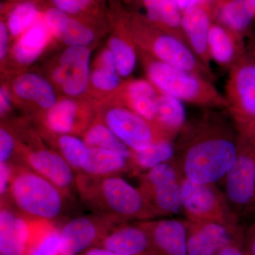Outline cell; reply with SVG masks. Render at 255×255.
Returning a JSON list of instances; mask_svg holds the SVG:
<instances>
[{"label": "cell", "mask_w": 255, "mask_h": 255, "mask_svg": "<svg viewBox=\"0 0 255 255\" xmlns=\"http://www.w3.org/2000/svg\"><path fill=\"white\" fill-rule=\"evenodd\" d=\"M118 223L102 216H80L70 220L60 231L59 255H80L98 246Z\"/></svg>", "instance_id": "8fae6325"}, {"label": "cell", "mask_w": 255, "mask_h": 255, "mask_svg": "<svg viewBox=\"0 0 255 255\" xmlns=\"http://www.w3.org/2000/svg\"><path fill=\"white\" fill-rule=\"evenodd\" d=\"M182 210L189 222H218L240 231L236 215L215 184H199L182 177Z\"/></svg>", "instance_id": "ba28073f"}, {"label": "cell", "mask_w": 255, "mask_h": 255, "mask_svg": "<svg viewBox=\"0 0 255 255\" xmlns=\"http://www.w3.org/2000/svg\"><path fill=\"white\" fill-rule=\"evenodd\" d=\"M252 55H253V57H254L255 59V44L254 45V46H253V51H252Z\"/></svg>", "instance_id": "f6af8a7d"}, {"label": "cell", "mask_w": 255, "mask_h": 255, "mask_svg": "<svg viewBox=\"0 0 255 255\" xmlns=\"http://www.w3.org/2000/svg\"><path fill=\"white\" fill-rule=\"evenodd\" d=\"M16 149L14 137L4 128H0V163L9 162Z\"/></svg>", "instance_id": "8d00e7d4"}, {"label": "cell", "mask_w": 255, "mask_h": 255, "mask_svg": "<svg viewBox=\"0 0 255 255\" xmlns=\"http://www.w3.org/2000/svg\"><path fill=\"white\" fill-rule=\"evenodd\" d=\"M145 62L149 81L159 92L194 105L227 110L226 97L207 79L153 57H146Z\"/></svg>", "instance_id": "3957f363"}, {"label": "cell", "mask_w": 255, "mask_h": 255, "mask_svg": "<svg viewBox=\"0 0 255 255\" xmlns=\"http://www.w3.org/2000/svg\"><path fill=\"white\" fill-rule=\"evenodd\" d=\"M125 96L128 109L155 125L159 91L150 81L136 80L128 82L126 86Z\"/></svg>", "instance_id": "7402d4cb"}, {"label": "cell", "mask_w": 255, "mask_h": 255, "mask_svg": "<svg viewBox=\"0 0 255 255\" xmlns=\"http://www.w3.org/2000/svg\"><path fill=\"white\" fill-rule=\"evenodd\" d=\"M1 204L0 210V255H29L37 238L49 225L31 221Z\"/></svg>", "instance_id": "30bf717a"}, {"label": "cell", "mask_w": 255, "mask_h": 255, "mask_svg": "<svg viewBox=\"0 0 255 255\" xmlns=\"http://www.w3.org/2000/svg\"><path fill=\"white\" fill-rule=\"evenodd\" d=\"M175 155V145L172 140L162 138L155 140L142 150H132L131 164L143 170L168 162Z\"/></svg>", "instance_id": "f1b7e54d"}, {"label": "cell", "mask_w": 255, "mask_h": 255, "mask_svg": "<svg viewBox=\"0 0 255 255\" xmlns=\"http://www.w3.org/2000/svg\"><path fill=\"white\" fill-rule=\"evenodd\" d=\"M13 90L19 98L34 102L49 110L57 103L54 90L49 82L34 73H25L15 79Z\"/></svg>", "instance_id": "cb8c5ba5"}, {"label": "cell", "mask_w": 255, "mask_h": 255, "mask_svg": "<svg viewBox=\"0 0 255 255\" xmlns=\"http://www.w3.org/2000/svg\"><path fill=\"white\" fill-rule=\"evenodd\" d=\"M58 152L71 166L75 172H81L82 162L88 146L78 137L72 135H60L57 140Z\"/></svg>", "instance_id": "836d02e7"}, {"label": "cell", "mask_w": 255, "mask_h": 255, "mask_svg": "<svg viewBox=\"0 0 255 255\" xmlns=\"http://www.w3.org/2000/svg\"><path fill=\"white\" fill-rule=\"evenodd\" d=\"M90 58L87 46H70L60 55L53 78L66 95L76 97L86 91L91 75Z\"/></svg>", "instance_id": "4fadbf2b"}, {"label": "cell", "mask_w": 255, "mask_h": 255, "mask_svg": "<svg viewBox=\"0 0 255 255\" xmlns=\"http://www.w3.org/2000/svg\"><path fill=\"white\" fill-rule=\"evenodd\" d=\"M104 124L131 150H142L155 140L166 138L153 124L123 107L107 111Z\"/></svg>", "instance_id": "7c38bea8"}, {"label": "cell", "mask_w": 255, "mask_h": 255, "mask_svg": "<svg viewBox=\"0 0 255 255\" xmlns=\"http://www.w3.org/2000/svg\"><path fill=\"white\" fill-rule=\"evenodd\" d=\"M186 113L182 101L159 92L158 109L155 127L164 137L172 140L186 124Z\"/></svg>", "instance_id": "484cf974"}, {"label": "cell", "mask_w": 255, "mask_h": 255, "mask_svg": "<svg viewBox=\"0 0 255 255\" xmlns=\"http://www.w3.org/2000/svg\"><path fill=\"white\" fill-rule=\"evenodd\" d=\"M181 11L195 6H204L208 8V5L214 0H173Z\"/></svg>", "instance_id": "ab89813d"}, {"label": "cell", "mask_w": 255, "mask_h": 255, "mask_svg": "<svg viewBox=\"0 0 255 255\" xmlns=\"http://www.w3.org/2000/svg\"><path fill=\"white\" fill-rule=\"evenodd\" d=\"M244 248L247 255H255V224L252 226L244 239Z\"/></svg>", "instance_id": "b9f144b4"}, {"label": "cell", "mask_w": 255, "mask_h": 255, "mask_svg": "<svg viewBox=\"0 0 255 255\" xmlns=\"http://www.w3.org/2000/svg\"><path fill=\"white\" fill-rule=\"evenodd\" d=\"M142 1L147 12L146 18L150 22L159 29L177 37L189 46L182 28V11L173 0H142Z\"/></svg>", "instance_id": "44dd1931"}, {"label": "cell", "mask_w": 255, "mask_h": 255, "mask_svg": "<svg viewBox=\"0 0 255 255\" xmlns=\"http://www.w3.org/2000/svg\"><path fill=\"white\" fill-rule=\"evenodd\" d=\"M46 127L54 133L71 135L79 130L80 109L76 102L69 99L60 100L48 110Z\"/></svg>", "instance_id": "83f0119b"}, {"label": "cell", "mask_w": 255, "mask_h": 255, "mask_svg": "<svg viewBox=\"0 0 255 255\" xmlns=\"http://www.w3.org/2000/svg\"><path fill=\"white\" fill-rule=\"evenodd\" d=\"M13 168L9 162L0 163V194L1 199L6 194L8 195L11 178H12Z\"/></svg>", "instance_id": "74e56055"}, {"label": "cell", "mask_w": 255, "mask_h": 255, "mask_svg": "<svg viewBox=\"0 0 255 255\" xmlns=\"http://www.w3.org/2000/svg\"><path fill=\"white\" fill-rule=\"evenodd\" d=\"M80 255H122L117 254L108 251V250L104 249V248H100V247H95V248H90L87 251L84 252Z\"/></svg>", "instance_id": "ee69618b"}, {"label": "cell", "mask_w": 255, "mask_h": 255, "mask_svg": "<svg viewBox=\"0 0 255 255\" xmlns=\"http://www.w3.org/2000/svg\"><path fill=\"white\" fill-rule=\"evenodd\" d=\"M143 255H150V254H149V253H147V254Z\"/></svg>", "instance_id": "bcb514c9"}, {"label": "cell", "mask_w": 255, "mask_h": 255, "mask_svg": "<svg viewBox=\"0 0 255 255\" xmlns=\"http://www.w3.org/2000/svg\"><path fill=\"white\" fill-rule=\"evenodd\" d=\"M182 179L173 164L166 162L147 171L140 191L157 216L177 214L182 210Z\"/></svg>", "instance_id": "9c48e42d"}, {"label": "cell", "mask_w": 255, "mask_h": 255, "mask_svg": "<svg viewBox=\"0 0 255 255\" xmlns=\"http://www.w3.org/2000/svg\"><path fill=\"white\" fill-rule=\"evenodd\" d=\"M150 239V255H188V223L175 219L140 222Z\"/></svg>", "instance_id": "9a60e30c"}, {"label": "cell", "mask_w": 255, "mask_h": 255, "mask_svg": "<svg viewBox=\"0 0 255 255\" xmlns=\"http://www.w3.org/2000/svg\"><path fill=\"white\" fill-rule=\"evenodd\" d=\"M129 164H132L129 159L114 151L88 147L80 173L91 177H108L127 170Z\"/></svg>", "instance_id": "603a6c76"}, {"label": "cell", "mask_w": 255, "mask_h": 255, "mask_svg": "<svg viewBox=\"0 0 255 255\" xmlns=\"http://www.w3.org/2000/svg\"><path fill=\"white\" fill-rule=\"evenodd\" d=\"M217 255H248L244 248V241L235 242L223 248Z\"/></svg>", "instance_id": "60d3db41"}, {"label": "cell", "mask_w": 255, "mask_h": 255, "mask_svg": "<svg viewBox=\"0 0 255 255\" xmlns=\"http://www.w3.org/2000/svg\"><path fill=\"white\" fill-rule=\"evenodd\" d=\"M223 179V194L236 217L255 209V135L239 134L237 157Z\"/></svg>", "instance_id": "52a82bcc"}, {"label": "cell", "mask_w": 255, "mask_h": 255, "mask_svg": "<svg viewBox=\"0 0 255 255\" xmlns=\"http://www.w3.org/2000/svg\"><path fill=\"white\" fill-rule=\"evenodd\" d=\"M182 25L191 50L201 63L210 68L211 58L209 50V33L211 22L208 8L195 6L184 10L182 11Z\"/></svg>", "instance_id": "d6986e66"}, {"label": "cell", "mask_w": 255, "mask_h": 255, "mask_svg": "<svg viewBox=\"0 0 255 255\" xmlns=\"http://www.w3.org/2000/svg\"><path fill=\"white\" fill-rule=\"evenodd\" d=\"M90 82L96 89L105 92L114 91L120 85V75L110 49L101 54L97 66L90 75Z\"/></svg>", "instance_id": "4dcf8cb0"}, {"label": "cell", "mask_w": 255, "mask_h": 255, "mask_svg": "<svg viewBox=\"0 0 255 255\" xmlns=\"http://www.w3.org/2000/svg\"><path fill=\"white\" fill-rule=\"evenodd\" d=\"M240 241H244L241 231L222 223H188V255H217L223 248Z\"/></svg>", "instance_id": "5bb4252c"}, {"label": "cell", "mask_w": 255, "mask_h": 255, "mask_svg": "<svg viewBox=\"0 0 255 255\" xmlns=\"http://www.w3.org/2000/svg\"><path fill=\"white\" fill-rule=\"evenodd\" d=\"M10 108V99L9 94L4 87L0 89V113L2 117Z\"/></svg>", "instance_id": "7bdbcfd3"}, {"label": "cell", "mask_w": 255, "mask_h": 255, "mask_svg": "<svg viewBox=\"0 0 255 255\" xmlns=\"http://www.w3.org/2000/svg\"><path fill=\"white\" fill-rule=\"evenodd\" d=\"M39 17V11L36 3L26 0L15 5L9 11L6 26L12 36H19L31 27Z\"/></svg>", "instance_id": "1f68e13d"}, {"label": "cell", "mask_w": 255, "mask_h": 255, "mask_svg": "<svg viewBox=\"0 0 255 255\" xmlns=\"http://www.w3.org/2000/svg\"><path fill=\"white\" fill-rule=\"evenodd\" d=\"M122 255L149 253L150 239L140 223L117 225L105 235L98 246Z\"/></svg>", "instance_id": "e0dca14e"}, {"label": "cell", "mask_w": 255, "mask_h": 255, "mask_svg": "<svg viewBox=\"0 0 255 255\" xmlns=\"http://www.w3.org/2000/svg\"><path fill=\"white\" fill-rule=\"evenodd\" d=\"M76 188L82 200L96 214L118 224L130 220L148 221L157 216L140 189L118 176L96 177L79 173Z\"/></svg>", "instance_id": "7a4b0ae2"}, {"label": "cell", "mask_w": 255, "mask_h": 255, "mask_svg": "<svg viewBox=\"0 0 255 255\" xmlns=\"http://www.w3.org/2000/svg\"><path fill=\"white\" fill-rule=\"evenodd\" d=\"M255 6V0H254Z\"/></svg>", "instance_id": "7dc6e473"}, {"label": "cell", "mask_w": 255, "mask_h": 255, "mask_svg": "<svg viewBox=\"0 0 255 255\" xmlns=\"http://www.w3.org/2000/svg\"><path fill=\"white\" fill-rule=\"evenodd\" d=\"M50 32L43 18H38L15 44L13 52L16 61L23 65L33 63L46 47Z\"/></svg>", "instance_id": "d4e9b609"}, {"label": "cell", "mask_w": 255, "mask_h": 255, "mask_svg": "<svg viewBox=\"0 0 255 255\" xmlns=\"http://www.w3.org/2000/svg\"><path fill=\"white\" fill-rule=\"evenodd\" d=\"M59 249L60 232L48 226L37 238L29 255H59Z\"/></svg>", "instance_id": "e575fe53"}, {"label": "cell", "mask_w": 255, "mask_h": 255, "mask_svg": "<svg viewBox=\"0 0 255 255\" xmlns=\"http://www.w3.org/2000/svg\"><path fill=\"white\" fill-rule=\"evenodd\" d=\"M129 27L134 41L150 52L153 58L214 81L215 77L211 69L201 63L190 47L177 37L138 16H132Z\"/></svg>", "instance_id": "5b68a950"}, {"label": "cell", "mask_w": 255, "mask_h": 255, "mask_svg": "<svg viewBox=\"0 0 255 255\" xmlns=\"http://www.w3.org/2000/svg\"><path fill=\"white\" fill-rule=\"evenodd\" d=\"M109 47L120 76H129L136 64V51L133 44L126 37L115 36L111 38Z\"/></svg>", "instance_id": "d6a6232c"}, {"label": "cell", "mask_w": 255, "mask_h": 255, "mask_svg": "<svg viewBox=\"0 0 255 255\" xmlns=\"http://www.w3.org/2000/svg\"><path fill=\"white\" fill-rule=\"evenodd\" d=\"M238 141L239 132L231 117L219 111L205 112L179 132L174 143L179 171L191 182L216 184L234 164Z\"/></svg>", "instance_id": "6da1fadb"}, {"label": "cell", "mask_w": 255, "mask_h": 255, "mask_svg": "<svg viewBox=\"0 0 255 255\" xmlns=\"http://www.w3.org/2000/svg\"><path fill=\"white\" fill-rule=\"evenodd\" d=\"M43 20L55 38L70 46H87L95 38L93 31L76 17L54 6L48 8Z\"/></svg>", "instance_id": "ac0fdd59"}, {"label": "cell", "mask_w": 255, "mask_h": 255, "mask_svg": "<svg viewBox=\"0 0 255 255\" xmlns=\"http://www.w3.org/2000/svg\"><path fill=\"white\" fill-rule=\"evenodd\" d=\"M21 155L30 168L46 178L65 194L76 187L75 171L59 152L39 147L23 150Z\"/></svg>", "instance_id": "2e32d148"}, {"label": "cell", "mask_w": 255, "mask_h": 255, "mask_svg": "<svg viewBox=\"0 0 255 255\" xmlns=\"http://www.w3.org/2000/svg\"><path fill=\"white\" fill-rule=\"evenodd\" d=\"M217 15L221 24L241 35L255 18L254 0H224Z\"/></svg>", "instance_id": "4316f807"}, {"label": "cell", "mask_w": 255, "mask_h": 255, "mask_svg": "<svg viewBox=\"0 0 255 255\" xmlns=\"http://www.w3.org/2000/svg\"><path fill=\"white\" fill-rule=\"evenodd\" d=\"M225 97L240 135H255V59L252 53H245L230 68Z\"/></svg>", "instance_id": "8992f818"}, {"label": "cell", "mask_w": 255, "mask_h": 255, "mask_svg": "<svg viewBox=\"0 0 255 255\" xmlns=\"http://www.w3.org/2000/svg\"><path fill=\"white\" fill-rule=\"evenodd\" d=\"M54 7L70 16L76 17L87 12L93 4V0H50Z\"/></svg>", "instance_id": "d590c367"}, {"label": "cell", "mask_w": 255, "mask_h": 255, "mask_svg": "<svg viewBox=\"0 0 255 255\" xmlns=\"http://www.w3.org/2000/svg\"><path fill=\"white\" fill-rule=\"evenodd\" d=\"M9 30L4 21L0 22V59H4L7 53Z\"/></svg>", "instance_id": "f35d334b"}, {"label": "cell", "mask_w": 255, "mask_h": 255, "mask_svg": "<svg viewBox=\"0 0 255 255\" xmlns=\"http://www.w3.org/2000/svg\"><path fill=\"white\" fill-rule=\"evenodd\" d=\"M64 195L61 189L34 171L13 169L8 196L28 219L48 223L56 219L63 212Z\"/></svg>", "instance_id": "277c9868"}, {"label": "cell", "mask_w": 255, "mask_h": 255, "mask_svg": "<svg viewBox=\"0 0 255 255\" xmlns=\"http://www.w3.org/2000/svg\"><path fill=\"white\" fill-rule=\"evenodd\" d=\"M83 140L88 147H100L114 151L130 161L132 150L104 123L93 124L83 135Z\"/></svg>", "instance_id": "f546056e"}, {"label": "cell", "mask_w": 255, "mask_h": 255, "mask_svg": "<svg viewBox=\"0 0 255 255\" xmlns=\"http://www.w3.org/2000/svg\"><path fill=\"white\" fill-rule=\"evenodd\" d=\"M241 35L222 24L211 23L209 50L211 59L223 67L231 66L244 54Z\"/></svg>", "instance_id": "ffe728a7"}]
</instances>
